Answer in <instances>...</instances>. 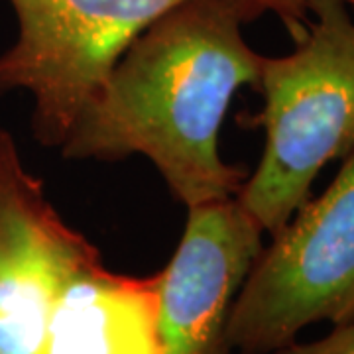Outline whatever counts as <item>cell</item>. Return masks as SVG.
<instances>
[{
	"label": "cell",
	"instance_id": "obj_3",
	"mask_svg": "<svg viewBox=\"0 0 354 354\" xmlns=\"http://www.w3.org/2000/svg\"><path fill=\"white\" fill-rule=\"evenodd\" d=\"M354 321V152L250 268L228 317L239 354H270L307 327Z\"/></svg>",
	"mask_w": 354,
	"mask_h": 354
},
{
	"label": "cell",
	"instance_id": "obj_5",
	"mask_svg": "<svg viewBox=\"0 0 354 354\" xmlns=\"http://www.w3.org/2000/svg\"><path fill=\"white\" fill-rule=\"evenodd\" d=\"M101 252L65 223L0 130V354H44L65 286Z\"/></svg>",
	"mask_w": 354,
	"mask_h": 354
},
{
	"label": "cell",
	"instance_id": "obj_7",
	"mask_svg": "<svg viewBox=\"0 0 354 354\" xmlns=\"http://www.w3.org/2000/svg\"><path fill=\"white\" fill-rule=\"evenodd\" d=\"M44 354H162L160 272L124 276L101 258L85 266L53 309Z\"/></svg>",
	"mask_w": 354,
	"mask_h": 354
},
{
	"label": "cell",
	"instance_id": "obj_8",
	"mask_svg": "<svg viewBox=\"0 0 354 354\" xmlns=\"http://www.w3.org/2000/svg\"><path fill=\"white\" fill-rule=\"evenodd\" d=\"M239 2L248 22L268 12L276 14L290 30L293 39H299L311 20V4L315 0H239ZM341 2H344L346 6H354V0H341Z\"/></svg>",
	"mask_w": 354,
	"mask_h": 354
},
{
	"label": "cell",
	"instance_id": "obj_4",
	"mask_svg": "<svg viewBox=\"0 0 354 354\" xmlns=\"http://www.w3.org/2000/svg\"><path fill=\"white\" fill-rule=\"evenodd\" d=\"M18 38L0 53V95L34 97L32 132L59 148L140 34L185 0H8Z\"/></svg>",
	"mask_w": 354,
	"mask_h": 354
},
{
	"label": "cell",
	"instance_id": "obj_6",
	"mask_svg": "<svg viewBox=\"0 0 354 354\" xmlns=\"http://www.w3.org/2000/svg\"><path fill=\"white\" fill-rule=\"evenodd\" d=\"M187 211L179 246L160 272L162 354H234L228 317L264 230L234 197Z\"/></svg>",
	"mask_w": 354,
	"mask_h": 354
},
{
	"label": "cell",
	"instance_id": "obj_9",
	"mask_svg": "<svg viewBox=\"0 0 354 354\" xmlns=\"http://www.w3.org/2000/svg\"><path fill=\"white\" fill-rule=\"evenodd\" d=\"M270 354H354V321L335 325V329L319 341L299 342L295 339Z\"/></svg>",
	"mask_w": 354,
	"mask_h": 354
},
{
	"label": "cell",
	"instance_id": "obj_2",
	"mask_svg": "<svg viewBox=\"0 0 354 354\" xmlns=\"http://www.w3.org/2000/svg\"><path fill=\"white\" fill-rule=\"evenodd\" d=\"M260 164L234 195L264 234L274 236L309 199L325 165L354 152V20L341 0H315L295 50L264 57Z\"/></svg>",
	"mask_w": 354,
	"mask_h": 354
},
{
	"label": "cell",
	"instance_id": "obj_1",
	"mask_svg": "<svg viewBox=\"0 0 354 354\" xmlns=\"http://www.w3.org/2000/svg\"><path fill=\"white\" fill-rule=\"evenodd\" d=\"M239 0H185L120 55L59 146L65 160L142 153L187 209L234 197L246 169L218 153L239 88L258 87L264 55L246 44Z\"/></svg>",
	"mask_w": 354,
	"mask_h": 354
}]
</instances>
